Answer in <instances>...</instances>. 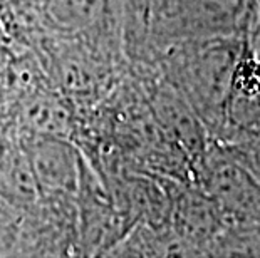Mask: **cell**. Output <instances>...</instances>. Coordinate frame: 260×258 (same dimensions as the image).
Listing matches in <instances>:
<instances>
[{"label":"cell","instance_id":"obj_2","mask_svg":"<svg viewBox=\"0 0 260 258\" xmlns=\"http://www.w3.org/2000/svg\"><path fill=\"white\" fill-rule=\"evenodd\" d=\"M257 0H159L153 51L170 44L243 34Z\"/></svg>","mask_w":260,"mask_h":258},{"label":"cell","instance_id":"obj_5","mask_svg":"<svg viewBox=\"0 0 260 258\" xmlns=\"http://www.w3.org/2000/svg\"><path fill=\"white\" fill-rule=\"evenodd\" d=\"M46 20L60 34L77 37L96 47L119 44L111 0H42Z\"/></svg>","mask_w":260,"mask_h":258},{"label":"cell","instance_id":"obj_6","mask_svg":"<svg viewBox=\"0 0 260 258\" xmlns=\"http://www.w3.org/2000/svg\"><path fill=\"white\" fill-rule=\"evenodd\" d=\"M154 116L161 128L173 136L175 141L186 153L193 156H202L205 153V126L193 111V107L185 101V97L167 84L158 89L153 99Z\"/></svg>","mask_w":260,"mask_h":258},{"label":"cell","instance_id":"obj_1","mask_svg":"<svg viewBox=\"0 0 260 258\" xmlns=\"http://www.w3.org/2000/svg\"><path fill=\"white\" fill-rule=\"evenodd\" d=\"M240 46L242 35L181 41L163 49L168 84L185 97L210 131H223L225 106Z\"/></svg>","mask_w":260,"mask_h":258},{"label":"cell","instance_id":"obj_4","mask_svg":"<svg viewBox=\"0 0 260 258\" xmlns=\"http://www.w3.org/2000/svg\"><path fill=\"white\" fill-rule=\"evenodd\" d=\"M41 198L66 200L79 195L82 159L68 138L29 134L22 138Z\"/></svg>","mask_w":260,"mask_h":258},{"label":"cell","instance_id":"obj_7","mask_svg":"<svg viewBox=\"0 0 260 258\" xmlns=\"http://www.w3.org/2000/svg\"><path fill=\"white\" fill-rule=\"evenodd\" d=\"M19 124L25 134L68 138L73 128V111L62 96L42 87L19 97Z\"/></svg>","mask_w":260,"mask_h":258},{"label":"cell","instance_id":"obj_8","mask_svg":"<svg viewBox=\"0 0 260 258\" xmlns=\"http://www.w3.org/2000/svg\"><path fill=\"white\" fill-rule=\"evenodd\" d=\"M14 96L12 81H10L7 65H0V116L5 111V107L10 106Z\"/></svg>","mask_w":260,"mask_h":258},{"label":"cell","instance_id":"obj_9","mask_svg":"<svg viewBox=\"0 0 260 258\" xmlns=\"http://www.w3.org/2000/svg\"><path fill=\"white\" fill-rule=\"evenodd\" d=\"M257 24H258V27H260V0L257 2Z\"/></svg>","mask_w":260,"mask_h":258},{"label":"cell","instance_id":"obj_3","mask_svg":"<svg viewBox=\"0 0 260 258\" xmlns=\"http://www.w3.org/2000/svg\"><path fill=\"white\" fill-rule=\"evenodd\" d=\"M200 178L217 211L240 227H260V179L242 158L222 150L205 151Z\"/></svg>","mask_w":260,"mask_h":258},{"label":"cell","instance_id":"obj_10","mask_svg":"<svg viewBox=\"0 0 260 258\" xmlns=\"http://www.w3.org/2000/svg\"><path fill=\"white\" fill-rule=\"evenodd\" d=\"M257 2H258V0H257Z\"/></svg>","mask_w":260,"mask_h":258}]
</instances>
